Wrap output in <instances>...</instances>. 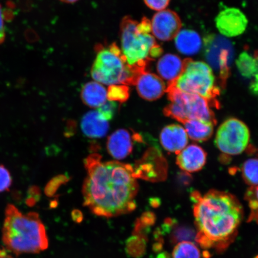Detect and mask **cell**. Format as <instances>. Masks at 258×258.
<instances>
[{
	"label": "cell",
	"mask_w": 258,
	"mask_h": 258,
	"mask_svg": "<svg viewBox=\"0 0 258 258\" xmlns=\"http://www.w3.org/2000/svg\"><path fill=\"white\" fill-rule=\"evenodd\" d=\"M170 104L164 109V115L180 122L190 120H203L217 123L210 102L203 97L180 91L167 86Z\"/></svg>",
	"instance_id": "cell-7"
},
{
	"label": "cell",
	"mask_w": 258,
	"mask_h": 258,
	"mask_svg": "<svg viewBox=\"0 0 258 258\" xmlns=\"http://www.w3.org/2000/svg\"><path fill=\"white\" fill-rule=\"evenodd\" d=\"M207 154L201 147L192 144L185 147L177 154L176 163L185 172H199L204 167Z\"/></svg>",
	"instance_id": "cell-13"
},
{
	"label": "cell",
	"mask_w": 258,
	"mask_h": 258,
	"mask_svg": "<svg viewBox=\"0 0 258 258\" xmlns=\"http://www.w3.org/2000/svg\"><path fill=\"white\" fill-rule=\"evenodd\" d=\"M145 4L153 11L157 12L165 10L169 6L170 0H144Z\"/></svg>",
	"instance_id": "cell-30"
},
{
	"label": "cell",
	"mask_w": 258,
	"mask_h": 258,
	"mask_svg": "<svg viewBox=\"0 0 258 258\" xmlns=\"http://www.w3.org/2000/svg\"><path fill=\"white\" fill-rule=\"evenodd\" d=\"M120 49L128 66L141 74L163 53L151 34V21L146 18L139 22L125 16L120 24Z\"/></svg>",
	"instance_id": "cell-4"
},
{
	"label": "cell",
	"mask_w": 258,
	"mask_h": 258,
	"mask_svg": "<svg viewBox=\"0 0 258 258\" xmlns=\"http://www.w3.org/2000/svg\"><path fill=\"white\" fill-rule=\"evenodd\" d=\"M256 59L257 62V70L255 74L253 77V78L251 79L252 81L250 84L249 89L250 92L253 93V94L255 95H258V53L255 54L254 55Z\"/></svg>",
	"instance_id": "cell-33"
},
{
	"label": "cell",
	"mask_w": 258,
	"mask_h": 258,
	"mask_svg": "<svg viewBox=\"0 0 258 258\" xmlns=\"http://www.w3.org/2000/svg\"><path fill=\"white\" fill-rule=\"evenodd\" d=\"M160 140L164 149L169 153L179 154L188 143L185 128L178 124L167 125L161 131Z\"/></svg>",
	"instance_id": "cell-14"
},
{
	"label": "cell",
	"mask_w": 258,
	"mask_h": 258,
	"mask_svg": "<svg viewBox=\"0 0 258 258\" xmlns=\"http://www.w3.org/2000/svg\"><path fill=\"white\" fill-rule=\"evenodd\" d=\"M185 61L175 54L167 53L160 57L157 63V71L161 79L168 85L179 78L184 69Z\"/></svg>",
	"instance_id": "cell-15"
},
{
	"label": "cell",
	"mask_w": 258,
	"mask_h": 258,
	"mask_svg": "<svg viewBox=\"0 0 258 258\" xmlns=\"http://www.w3.org/2000/svg\"><path fill=\"white\" fill-rule=\"evenodd\" d=\"M88 175L84 182V205L105 218L127 214L137 208L138 184L134 170L118 161H102L99 154L87 158Z\"/></svg>",
	"instance_id": "cell-1"
},
{
	"label": "cell",
	"mask_w": 258,
	"mask_h": 258,
	"mask_svg": "<svg viewBox=\"0 0 258 258\" xmlns=\"http://www.w3.org/2000/svg\"><path fill=\"white\" fill-rule=\"evenodd\" d=\"M107 149L109 154L115 159H125L133 150V138L125 129L115 131L109 137Z\"/></svg>",
	"instance_id": "cell-16"
},
{
	"label": "cell",
	"mask_w": 258,
	"mask_h": 258,
	"mask_svg": "<svg viewBox=\"0 0 258 258\" xmlns=\"http://www.w3.org/2000/svg\"><path fill=\"white\" fill-rule=\"evenodd\" d=\"M147 240V238L134 235L127 240L125 250L129 255L136 258L141 257L146 250Z\"/></svg>",
	"instance_id": "cell-25"
},
{
	"label": "cell",
	"mask_w": 258,
	"mask_h": 258,
	"mask_svg": "<svg viewBox=\"0 0 258 258\" xmlns=\"http://www.w3.org/2000/svg\"><path fill=\"white\" fill-rule=\"evenodd\" d=\"M245 199L250 209L249 220L258 222V186H250L245 195Z\"/></svg>",
	"instance_id": "cell-27"
},
{
	"label": "cell",
	"mask_w": 258,
	"mask_h": 258,
	"mask_svg": "<svg viewBox=\"0 0 258 258\" xmlns=\"http://www.w3.org/2000/svg\"><path fill=\"white\" fill-rule=\"evenodd\" d=\"M236 66L238 72L244 78L251 79L257 70V62L255 57L251 56L246 51L240 54L236 60Z\"/></svg>",
	"instance_id": "cell-22"
},
{
	"label": "cell",
	"mask_w": 258,
	"mask_h": 258,
	"mask_svg": "<svg viewBox=\"0 0 258 258\" xmlns=\"http://www.w3.org/2000/svg\"><path fill=\"white\" fill-rule=\"evenodd\" d=\"M173 258H201V251L191 241H182L173 251Z\"/></svg>",
	"instance_id": "cell-24"
},
{
	"label": "cell",
	"mask_w": 258,
	"mask_h": 258,
	"mask_svg": "<svg viewBox=\"0 0 258 258\" xmlns=\"http://www.w3.org/2000/svg\"><path fill=\"white\" fill-rule=\"evenodd\" d=\"M117 110V104L115 102L106 101L104 105L98 108L100 115L105 120H111Z\"/></svg>",
	"instance_id": "cell-28"
},
{
	"label": "cell",
	"mask_w": 258,
	"mask_h": 258,
	"mask_svg": "<svg viewBox=\"0 0 258 258\" xmlns=\"http://www.w3.org/2000/svg\"><path fill=\"white\" fill-rule=\"evenodd\" d=\"M12 183L11 173L4 166L0 165V193L8 191Z\"/></svg>",
	"instance_id": "cell-29"
},
{
	"label": "cell",
	"mask_w": 258,
	"mask_h": 258,
	"mask_svg": "<svg viewBox=\"0 0 258 258\" xmlns=\"http://www.w3.org/2000/svg\"><path fill=\"white\" fill-rule=\"evenodd\" d=\"M215 25L219 33L227 38L239 36L246 31L248 20L239 9L227 8L219 13Z\"/></svg>",
	"instance_id": "cell-10"
},
{
	"label": "cell",
	"mask_w": 258,
	"mask_h": 258,
	"mask_svg": "<svg viewBox=\"0 0 258 258\" xmlns=\"http://www.w3.org/2000/svg\"><path fill=\"white\" fill-rule=\"evenodd\" d=\"M168 86L182 92L203 97L211 105H216V98L219 89L216 82L214 70L208 63L203 61L188 59L185 61L184 69L179 78Z\"/></svg>",
	"instance_id": "cell-6"
},
{
	"label": "cell",
	"mask_w": 258,
	"mask_h": 258,
	"mask_svg": "<svg viewBox=\"0 0 258 258\" xmlns=\"http://www.w3.org/2000/svg\"><path fill=\"white\" fill-rule=\"evenodd\" d=\"M59 1L64 3H68V4H73V3L78 2L79 0H59Z\"/></svg>",
	"instance_id": "cell-37"
},
{
	"label": "cell",
	"mask_w": 258,
	"mask_h": 258,
	"mask_svg": "<svg viewBox=\"0 0 258 258\" xmlns=\"http://www.w3.org/2000/svg\"><path fill=\"white\" fill-rule=\"evenodd\" d=\"M157 258H170L169 254L166 252H163L158 254Z\"/></svg>",
	"instance_id": "cell-36"
},
{
	"label": "cell",
	"mask_w": 258,
	"mask_h": 258,
	"mask_svg": "<svg viewBox=\"0 0 258 258\" xmlns=\"http://www.w3.org/2000/svg\"><path fill=\"white\" fill-rule=\"evenodd\" d=\"M250 141L247 125L238 119H227L218 128L215 144L221 152L228 156H236L246 149Z\"/></svg>",
	"instance_id": "cell-8"
},
{
	"label": "cell",
	"mask_w": 258,
	"mask_h": 258,
	"mask_svg": "<svg viewBox=\"0 0 258 258\" xmlns=\"http://www.w3.org/2000/svg\"><path fill=\"white\" fill-rule=\"evenodd\" d=\"M174 40L176 50L184 56H195L203 47L201 35L198 32L189 29L180 30Z\"/></svg>",
	"instance_id": "cell-17"
},
{
	"label": "cell",
	"mask_w": 258,
	"mask_h": 258,
	"mask_svg": "<svg viewBox=\"0 0 258 258\" xmlns=\"http://www.w3.org/2000/svg\"><path fill=\"white\" fill-rule=\"evenodd\" d=\"M81 124L84 134L90 138L104 137L109 129L108 121L101 117L98 111L87 113L83 117Z\"/></svg>",
	"instance_id": "cell-18"
},
{
	"label": "cell",
	"mask_w": 258,
	"mask_h": 258,
	"mask_svg": "<svg viewBox=\"0 0 258 258\" xmlns=\"http://www.w3.org/2000/svg\"><path fill=\"white\" fill-rule=\"evenodd\" d=\"M84 104L90 108H99L107 100V89L101 83L90 82L85 84L81 92Z\"/></svg>",
	"instance_id": "cell-19"
},
{
	"label": "cell",
	"mask_w": 258,
	"mask_h": 258,
	"mask_svg": "<svg viewBox=\"0 0 258 258\" xmlns=\"http://www.w3.org/2000/svg\"><path fill=\"white\" fill-rule=\"evenodd\" d=\"M170 240L173 243H180L182 241H191L196 238L197 233L194 229L185 225L177 224L175 220L169 219Z\"/></svg>",
	"instance_id": "cell-21"
},
{
	"label": "cell",
	"mask_w": 258,
	"mask_h": 258,
	"mask_svg": "<svg viewBox=\"0 0 258 258\" xmlns=\"http://www.w3.org/2000/svg\"><path fill=\"white\" fill-rule=\"evenodd\" d=\"M135 85L139 95L148 101L159 99L166 92L167 88L162 79L156 74L145 72L139 77Z\"/></svg>",
	"instance_id": "cell-12"
},
{
	"label": "cell",
	"mask_w": 258,
	"mask_h": 258,
	"mask_svg": "<svg viewBox=\"0 0 258 258\" xmlns=\"http://www.w3.org/2000/svg\"><path fill=\"white\" fill-rule=\"evenodd\" d=\"M96 56L92 64L91 75L103 85H135L141 74L128 66L120 48L114 43L96 46Z\"/></svg>",
	"instance_id": "cell-5"
},
{
	"label": "cell",
	"mask_w": 258,
	"mask_h": 258,
	"mask_svg": "<svg viewBox=\"0 0 258 258\" xmlns=\"http://www.w3.org/2000/svg\"><path fill=\"white\" fill-rule=\"evenodd\" d=\"M5 12L0 4V44L4 43L6 40V33L5 28Z\"/></svg>",
	"instance_id": "cell-32"
},
{
	"label": "cell",
	"mask_w": 258,
	"mask_h": 258,
	"mask_svg": "<svg viewBox=\"0 0 258 258\" xmlns=\"http://www.w3.org/2000/svg\"><path fill=\"white\" fill-rule=\"evenodd\" d=\"M2 240L7 249L16 255L38 253L47 249L44 225L37 213L23 214L15 206H6Z\"/></svg>",
	"instance_id": "cell-3"
},
{
	"label": "cell",
	"mask_w": 258,
	"mask_h": 258,
	"mask_svg": "<svg viewBox=\"0 0 258 258\" xmlns=\"http://www.w3.org/2000/svg\"><path fill=\"white\" fill-rule=\"evenodd\" d=\"M138 220L144 227L150 228L156 221V217L152 212H145Z\"/></svg>",
	"instance_id": "cell-31"
},
{
	"label": "cell",
	"mask_w": 258,
	"mask_h": 258,
	"mask_svg": "<svg viewBox=\"0 0 258 258\" xmlns=\"http://www.w3.org/2000/svg\"><path fill=\"white\" fill-rule=\"evenodd\" d=\"M181 21L176 12L163 10L153 16L151 21V34L160 41L172 40L181 30Z\"/></svg>",
	"instance_id": "cell-11"
},
{
	"label": "cell",
	"mask_w": 258,
	"mask_h": 258,
	"mask_svg": "<svg viewBox=\"0 0 258 258\" xmlns=\"http://www.w3.org/2000/svg\"><path fill=\"white\" fill-rule=\"evenodd\" d=\"M230 43L224 38L209 37L205 44V56L208 64L218 71L221 79L225 80L228 76L229 68L233 57Z\"/></svg>",
	"instance_id": "cell-9"
},
{
	"label": "cell",
	"mask_w": 258,
	"mask_h": 258,
	"mask_svg": "<svg viewBox=\"0 0 258 258\" xmlns=\"http://www.w3.org/2000/svg\"><path fill=\"white\" fill-rule=\"evenodd\" d=\"M183 124L188 137L197 142L206 141L211 138L215 124L212 121L198 119L188 120Z\"/></svg>",
	"instance_id": "cell-20"
},
{
	"label": "cell",
	"mask_w": 258,
	"mask_h": 258,
	"mask_svg": "<svg viewBox=\"0 0 258 258\" xmlns=\"http://www.w3.org/2000/svg\"><path fill=\"white\" fill-rule=\"evenodd\" d=\"M242 176L244 182L250 186H258V159L254 158L245 161L242 167Z\"/></svg>",
	"instance_id": "cell-23"
},
{
	"label": "cell",
	"mask_w": 258,
	"mask_h": 258,
	"mask_svg": "<svg viewBox=\"0 0 258 258\" xmlns=\"http://www.w3.org/2000/svg\"><path fill=\"white\" fill-rule=\"evenodd\" d=\"M0 258H14V257L6 252V250L0 249Z\"/></svg>",
	"instance_id": "cell-35"
},
{
	"label": "cell",
	"mask_w": 258,
	"mask_h": 258,
	"mask_svg": "<svg viewBox=\"0 0 258 258\" xmlns=\"http://www.w3.org/2000/svg\"><path fill=\"white\" fill-rule=\"evenodd\" d=\"M72 218L74 221L77 223H80L83 221V216L82 213L79 210H75L72 213Z\"/></svg>",
	"instance_id": "cell-34"
},
{
	"label": "cell",
	"mask_w": 258,
	"mask_h": 258,
	"mask_svg": "<svg viewBox=\"0 0 258 258\" xmlns=\"http://www.w3.org/2000/svg\"><path fill=\"white\" fill-rule=\"evenodd\" d=\"M198 232L196 240L206 249L225 248L237 233L243 217L239 201L231 194L211 190L192 195Z\"/></svg>",
	"instance_id": "cell-2"
},
{
	"label": "cell",
	"mask_w": 258,
	"mask_h": 258,
	"mask_svg": "<svg viewBox=\"0 0 258 258\" xmlns=\"http://www.w3.org/2000/svg\"><path fill=\"white\" fill-rule=\"evenodd\" d=\"M130 96L128 86L113 85L109 86L107 89V99L109 101L123 103L127 101Z\"/></svg>",
	"instance_id": "cell-26"
}]
</instances>
